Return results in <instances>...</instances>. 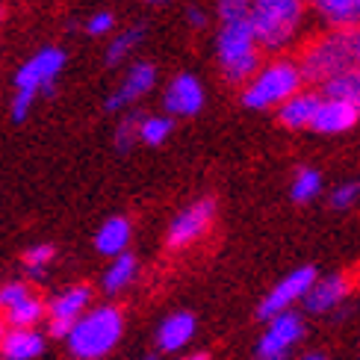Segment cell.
<instances>
[{
    "instance_id": "cell-28",
    "label": "cell",
    "mask_w": 360,
    "mask_h": 360,
    "mask_svg": "<svg viewBox=\"0 0 360 360\" xmlns=\"http://www.w3.org/2000/svg\"><path fill=\"white\" fill-rule=\"evenodd\" d=\"M136 133H139V115H130V118H124L122 127H118V133H115V145H118V151H127Z\"/></svg>"
},
{
    "instance_id": "cell-15",
    "label": "cell",
    "mask_w": 360,
    "mask_h": 360,
    "mask_svg": "<svg viewBox=\"0 0 360 360\" xmlns=\"http://www.w3.org/2000/svg\"><path fill=\"white\" fill-rule=\"evenodd\" d=\"M195 334V316L192 313H172V316L160 325L157 331V342L162 352H177L184 349Z\"/></svg>"
},
{
    "instance_id": "cell-3",
    "label": "cell",
    "mask_w": 360,
    "mask_h": 360,
    "mask_svg": "<svg viewBox=\"0 0 360 360\" xmlns=\"http://www.w3.org/2000/svg\"><path fill=\"white\" fill-rule=\"evenodd\" d=\"M302 15V0H254L248 12V24L263 48L275 51L292 36V30Z\"/></svg>"
},
{
    "instance_id": "cell-33",
    "label": "cell",
    "mask_w": 360,
    "mask_h": 360,
    "mask_svg": "<svg viewBox=\"0 0 360 360\" xmlns=\"http://www.w3.org/2000/svg\"><path fill=\"white\" fill-rule=\"evenodd\" d=\"M180 360H210V354H204V352H195V354H186V357H180Z\"/></svg>"
},
{
    "instance_id": "cell-23",
    "label": "cell",
    "mask_w": 360,
    "mask_h": 360,
    "mask_svg": "<svg viewBox=\"0 0 360 360\" xmlns=\"http://www.w3.org/2000/svg\"><path fill=\"white\" fill-rule=\"evenodd\" d=\"M319 189H322V177H319V172L302 169V172L295 174V184H292V201L304 204V201H310Z\"/></svg>"
},
{
    "instance_id": "cell-22",
    "label": "cell",
    "mask_w": 360,
    "mask_h": 360,
    "mask_svg": "<svg viewBox=\"0 0 360 360\" xmlns=\"http://www.w3.org/2000/svg\"><path fill=\"white\" fill-rule=\"evenodd\" d=\"M316 4V9L325 15L331 24H340V27H346L357 18V6H354V0H313Z\"/></svg>"
},
{
    "instance_id": "cell-21",
    "label": "cell",
    "mask_w": 360,
    "mask_h": 360,
    "mask_svg": "<svg viewBox=\"0 0 360 360\" xmlns=\"http://www.w3.org/2000/svg\"><path fill=\"white\" fill-rule=\"evenodd\" d=\"M41 316H44V304L39 302L36 295H27L21 304H15L12 310H6L4 319L9 325H15V328H21V331H30V328H33Z\"/></svg>"
},
{
    "instance_id": "cell-10",
    "label": "cell",
    "mask_w": 360,
    "mask_h": 360,
    "mask_svg": "<svg viewBox=\"0 0 360 360\" xmlns=\"http://www.w3.org/2000/svg\"><path fill=\"white\" fill-rule=\"evenodd\" d=\"M89 298H92V290L89 287H71L68 292L53 298L51 307H48V313H51V322H48L51 337H68L71 334V328H74V322L80 319V313L86 310Z\"/></svg>"
},
{
    "instance_id": "cell-34",
    "label": "cell",
    "mask_w": 360,
    "mask_h": 360,
    "mask_svg": "<svg viewBox=\"0 0 360 360\" xmlns=\"http://www.w3.org/2000/svg\"><path fill=\"white\" fill-rule=\"evenodd\" d=\"M6 337V319H4V313H0V342H4Z\"/></svg>"
},
{
    "instance_id": "cell-11",
    "label": "cell",
    "mask_w": 360,
    "mask_h": 360,
    "mask_svg": "<svg viewBox=\"0 0 360 360\" xmlns=\"http://www.w3.org/2000/svg\"><path fill=\"white\" fill-rule=\"evenodd\" d=\"M204 103V92L201 83L192 77V74H180V77L172 80L169 92H166V107L174 115H195Z\"/></svg>"
},
{
    "instance_id": "cell-24",
    "label": "cell",
    "mask_w": 360,
    "mask_h": 360,
    "mask_svg": "<svg viewBox=\"0 0 360 360\" xmlns=\"http://www.w3.org/2000/svg\"><path fill=\"white\" fill-rule=\"evenodd\" d=\"M169 133H172V118H145V122H139V136L145 145L166 142Z\"/></svg>"
},
{
    "instance_id": "cell-29",
    "label": "cell",
    "mask_w": 360,
    "mask_h": 360,
    "mask_svg": "<svg viewBox=\"0 0 360 360\" xmlns=\"http://www.w3.org/2000/svg\"><path fill=\"white\" fill-rule=\"evenodd\" d=\"M357 195H360V184H342V186L331 195V207L346 210V207H352V204L357 201Z\"/></svg>"
},
{
    "instance_id": "cell-18",
    "label": "cell",
    "mask_w": 360,
    "mask_h": 360,
    "mask_svg": "<svg viewBox=\"0 0 360 360\" xmlns=\"http://www.w3.org/2000/svg\"><path fill=\"white\" fill-rule=\"evenodd\" d=\"M316 107H319L316 95H292L290 101L281 103V124H287V127H310Z\"/></svg>"
},
{
    "instance_id": "cell-13",
    "label": "cell",
    "mask_w": 360,
    "mask_h": 360,
    "mask_svg": "<svg viewBox=\"0 0 360 360\" xmlns=\"http://www.w3.org/2000/svg\"><path fill=\"white\" fill-rule=\"evenodd\" d=\"M154 80H157V74H154V65L151 63H139V65H133L130 71H127V80L122 83V89L107 101V110H122V107H127L130 101H136L139 95H145L148 89L154 86Z\"/></svg>"
},
{
    "instance_id": "cell-26",
    "label": "cell",
    "mask_w": 360,
    "mask_h": 360,
    "mask_svg": "<svg viewBox=\"0 0 360 360\" xmlns=\"http://www.w3.org/2000/svg\"><path fill=\"white\" fill-rule=\"evenodd\" d=\"M27 295H33L27 283H6V287H0V313L12 310L15 304H21Z\"/></svg>"
},
{
    "instance_id": "cell-7",
    "label": "cell",
    "mask_w": 360,
    "mask_h": 360,
    "mask_svg": "<svg viewBox=\"0 0 360 360\" xmlns=\"http://www.w3.org/2000/svg\"><path fill=\"white\" fill-rule=\"evenodd\" d=\"M304 337V322L298 313L287 310L278 313L275 319H269L266 334L257 342V360H287L295 342Z\"/></svg>"
},
{
    "instance_id": "cell-2",
    "label": "cell",
    "mask_w": 360,
    "mask_h": 360,
    "mask_svg": "<svg viewBox=\"0 0 360 360\" xmlns=\"http://www.w3.org/2000/svg\"><path fill=\"white\" fill-rule=\"evenodd\" d=\"M219 59H221L224 77L231 83H243L254 74L260 56H257V39H254L248 15L236 21H224L219 33Z\"/></svg>"
},
{
    "instance_id": "cell-30",
    "label": "cell",
    "mask_w": 360,
    "mask_h": 360,
    "mask_svg": "<svg viewBox=\"0 0 360 360\" xmlns=\"http://www.w3.org/2000/svg\"><path fill=\"white\" fill-rule=\"evenodd\" d=\"M110 27H112V15H110V12H98L95 18L89 21V27H86V30H89L92 36H101V33H107Z\"/></svg>"
},
{
    "instance_id": "cell-20",
    "label": "cell",
    "mask_w": 360,
    "mask_h": 360,
    "mask_svg": "<svg viewBox=\"0 0 360 360\" xmlns=\"http://www.w3.org/2000/svg\"><path fill=\"white\" fill-rule=\"evenodd\" d=\"M133 275H136V257H133V254H118L115 263L110 266V272L103 275V290L107 292L124 290L133 281Z\"/></svg>"
},
{
    "instance_id": "cell-32",
    "label": "cell",
    "mask_w": 360,
    "mask_h": 360,
    "mask_svg": "<svg viewBox=\"0 0 360 360\" xmlns=\"http://www.w3.org/2000/svg\"><path fill=\"white\" fill-rule=\"evenodd\" d=\"M189 21H192V27H201V24H204V12L189 9Z\"/></svg>"
},
{
    "instance_id": "cell-4",
    "label": "cell",
    "mask_w": 360,
    "mask_h": 360,
    "mask_svg": "<svg viewBox=\"0 0 360 360\" xmlns=\"http://www.w3.org/2000/svg\"><path fill=\"white\" fill-rule=\"evenodd\" d=\"M63 65H65V53H63V51L44 48L41 53H36V56L18 71V98H15V103H12L15 122H24V115L30 112V103H33V98H36L39 89L51 92L56 74L63 71Z\"/></svg>"
},
{
    "instance_id": "cell-6",
    "label": "cell",
    "mask_w": 360,
    "mask_h": 360,
    "mask_svg": "<svg viewBox=\"0 0 360 360\" xmlns=\"http://www.w3.org/2000/svg\"><path fill=\"white\" fill-rule=\"evenodd\" d=\"M354 68V51H352V33L346 30V33H334L322 39L316 48H310L304 53V65L298 68L302 71V77L307 80H331L337 77V74Z\"/></svg>"
},
{
    "instance_id": "cell-17",
    "label": "cell",
    "mask_w": 360,
    "mask_h": 360,
    "mask_svg": "<svg viewBox=\"0 0 360 360\" xmlns=\"http://www.w3.org/2000/svg\"><path fill=\"white\" fill-rule=\"evenodd\" d=\"M328 101H342L360 112V68H349L325 83Z\"/></svg>"
},
{
    "instance_id": "cell-37",
    "label": "cell",
    "mask_w": 360,
    "mask_h": 360,
    "mask_svg": "<svg viewBox=\"0 0 360 360\" xmlns=\"http://www.w3.org/2000/svg\"><path fill=\"white\" fill-rule=\"evenodd\" d=\"M354 6H357V15H360V0H354Z\"/></svg>"
},
{
    "instance_id": "cell-1",
    "label": "cell",
    "mask_w": 360,
    "mask_h": 360,
    "mask_svg": "<svg viewBox=\"0 0 360 360\" xmlns=\"http://www.w3.org/2000/svg\"><path fill=\"white\" fill-rule=\"evenodd\" d=\"M124 331V316L118 307H98L74 322L68 340V349L77 360H101L115 349Z\"/></svg>"
},
{
    "instance_id": "cell-19",
    "label": "cell",
    "mask_w": 360,
    "mask_h": 360,
    "mask_svg": "<svg viewBox=\"0 0 360 360\" xmlns=\"http://www.w3.org/2000/svg\"><path fill=\"white\" fill-rule=\"evenodd\" d=\"M127 243H130V221L122 216L103 221V228L98 231V239H95L101 254H122Z\"/></svg>"
},
{
    "instance_id": "cell-12",
    "label": "cell",
    "mask_w": 360,
    "mask_h": 360,
    "mask_svg": "<svg viewBox=\"0 0 360 360\" xmlns=\"http://www.w3.org/2000/svg\"><path fill=\"white\" fill-rule=\"evenodd\" d=\"M357 118H360V112L354 107H349V103H342V101H319L310 127L319 130V133H342V130L354 127Z\"/></svg>"
},
{
    "instance_id": "cell-39",
    "label": "cell",
    "mask_w": 360,
    "mask_h": 360,
    "mask_svg": "<svg viewBox=\"0 0 360 360\" xmlns=\"http://www.w3.org/2000/svg\"><path fill=\"white\" fill-rule=\"evenodd\" d=\"M0 15H4V9H0Z\"/></svg>"
},
{
    "instance_id": "cell-36",
    "label": "cell",
    "mask_w": 360,
    "mask_h": 360,
    "mask_svg": "<svg viewBox=\"0 0 360 360\" xmlns=\"http://www.w3.org/2000/svg\"><path fill=\"white\" fill-rule=\"evenodd\" d=\"M142 360H157V357H154V354H145V357H142Z\"/></svg>"
},
{
    "instance_id": "cell-16",
    "label": "cell",
    "mask_w": 360,
    "mask_h": 360,
    "mask_svg": "<svg viewBox=\"0 0 360 360\" xmlns=\"http://www.w3.org/2000/svg\"><path fill=\"white\" fill-rule=\"evenodd\" d=\"M41 349H44V340L36 331H21V328L9 331L4 342H0V352H4L6 360H33L41 354Z\"/></svg>"
},
{
    "instance_id": "cell-35",
    "label": "cell",
    "mask_w": 360,
    "mask_h": 360,
    "mask_svg": "<svg viewBox=\"0 0 360 360\" xmlns=\"http://www.w3.org/2000/svg\"><path fill=\"white\" fill-rule=\"evenodd\" d=\"M304 360H328V357H322V354H307Z\"/></svg>"
},
{
    "instance_id": "cell-25",
    "label": "cell",
    "mask_w": 360,
    "mask_h": 360,
    "mask_svg": "<svg viewBox=\"0 0 360 360\" xmlns=\"http://www.w3.org/2000/svg\"><path fill=\"white\" fill-rule=\"evenodd\" d=\"M142 36H145V30H142V27H133V30H127V33H122V36H118V39L110 44V51H107V63H110V65H115L118 59H122V56L133 48V44H139V41H142Z\"/></svg>"
},
{
    "instance_id": "cell-14",
    "label": "cell",
    "mask_w": 360,
    "mask_h": 360,
    "mask_svg": "<svg viewBox=\"0 0 360 360\" xmlns=\"http://www.w3.org/2000/svg\"><path fill=\"white\" fill-rule=\"evenodd\" d=\"M349 290V283L346 278H340V275H331V278H322L316 281L310 287V292L304 295V304L310 313H328L331 307H337L342 302V295H346Z\"/></svg>"
},
{
    "instance_id": "cell-38",
    "label": "cell",
    "mask_w": 360,
    "mask_h": 360,
    "mask_svg": "<svg viewBox=\"0 0 360 360\" xmlns=\"http://www.w3.org/2000/svg\"><path fill=\"white\" fill-rule=\"evenodd\" d=\"M236 4H248V0H236Z\"/></svg>"
},
{
    "instance_id": "cell-9",
    "label": "cell",
    "mask_w": 360,
    "mask_h": 360,
    "mask_svg": "<svg viewBox=\"0 0 360 360\" xmlns=\"http://www.w3.org/2000/svg\"><path fill=\"white\" fill-rule=\"evenodd\" d=\"M213 216H216V201H213V198L195 201L192 207H186L184 213H180V216L169 224L166 245H169L172 251H177V248H186V245H192V243H198V239L207 233Z\"/></svg>"
},
{
    "instance_id": "cell-31",
    "label": "cell",
    "mask_w": 360,
    "mask_h": 360,
    "mask_svg": "<svg viewBox=\"0 0 360 360\" xmlns=\"http://www.w3.org/2000/svg\"><path fill=\"white\" fill-rule=\"evenodd\" d=\"M352 51H354V63H360V30L352 33Z\"/></svg>"
},
{
    "instance_id": "cell-8",
    "label": "cell",
    "mask_w": 360,
    "mask_h": 360,
    "mask_svg": "<svg viewBox=\"0 0 360 360\" xmlns=\"http://www.w3.org/2000/svg\"><path fill=\"white\" fill-rule=\"evenodd\" d=\"M316 283V269L313 266H302V269H295V272H290L287 278H283L278 287L269 292L263 302H260V310H257V316L260 319H275L278 313H287L295 302H302V298L310 292V287Z\"/></svg>"
},
{
    "instance_id": "cell-5",
    "label": "cell",
    "mask_w": 360,
    "mask_h": 360,
    "mask_svg": "<svg viewBox=\"0 0 360 360\" xmlns=\"http://www.w3.org/2000/svg\"><path fill=\"white\" fill-rule=\"evenodd\" d=\"M298 86H302V71L292 63H275L266 71H260L254 83L245 89L243 103L251 110H266L275 107V103L290 101L292 95H298Z\"/></svg>"
},
{
    "instance_id": "cell-27",
    "label": "cell",
    "mask_w": 360,
    "mask_h": 360,
    "mask_svg": "<svg viewBox=\"0 0 360 360\" xmlns=\"http://www.w3.org/2000/svg\"><path fill=\"white\" fill-rule=\"evenodd\" d=\"M53 260V245H36L24 254V266L30 269L33 275H41V269Z\"/></svg>"
}]
</instances>
